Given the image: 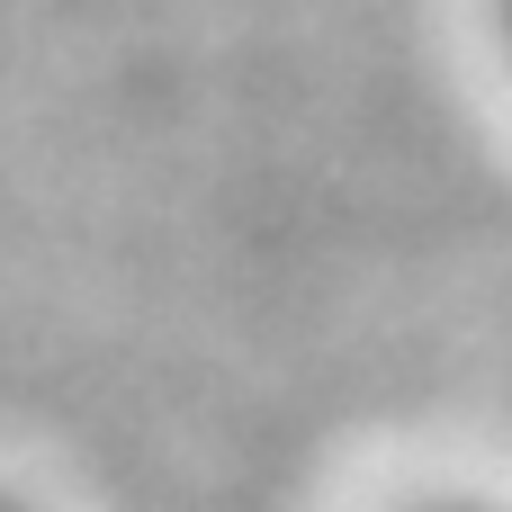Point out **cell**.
<instances>
[{"instance_id":"6da1fadb","label":"cell","mask_w":512,"mask_h":512,"mask_svg":"<svg viewBox=\"0 0 512 512\" xmlns=\"http://www.w3.org/2000/svg\"><path fill=\"white\" fill-rule=\"evenodd\" d=\"M423 512H504V504H423Z\"/></svg>"},{"instance_id":"7a4b0ae2","label":"cell","mask_w":512,"mask_h":512,"mask_svg":"<svg viewBox=\"0 0 512 512\" xmlns=\"http://www.w3.org/2000/svg\"><path fill=\"white\" fill-rule=\"evenodd\" d=\"M504 36H512V0H504Z\"/></svg>"},{"instance_id":"3957f363","label":"cell","mask_w":512,"mask_h":512,"mask_svg":"<svg viewBox=\"0 0 512 512\" xmlns=\"http://www.w3.org/2000/svg\"><path fill=\"white\" fill-rule=\"evenodd\" d=\"M0 512H18V504H9V495H0Z\"/></svg>"}]
</instances>
